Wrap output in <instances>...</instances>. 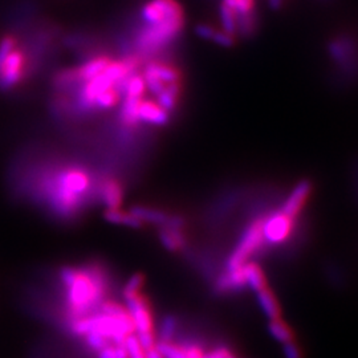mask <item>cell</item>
I'll use <instances>...</instances> for the list:
<instances>
[{
    "label": "cell",
    "mask_w": 358,
    "mask_h": 358,
    "mask_svg": "<svg viewBox=\"0 0 358 358\" xmlns=\"http://www.w3.org/2000/svg\"><path fill=\"white\" fill-rule=\"evenodd\" d=\"M263 220H264V217H260L246 228V231L240 237L238 246L235 247L231 256L227 260L228 271L238 270L240 267H243L246 263H248L250 259L260 251V248L264 244L263 231H261Z\"/></svg>",
    "instance_id": "3"
},
{
    "label": "cell",
    "mask_w": 358,
    "mask_h": 358,
    "mask_svg": "<svg viewBox=\"0 0 358 358\" xmlns=\"http://www.w3.org/2000/svg\"><path fill=\"white\" fill-rule=\"evenodd\" d=\"M110 61L112 60L109 59L108 56H97L95 59L86 61L85 64H82L79 68H75L76 73H77V77H79V82L84 84V82L89 81V80L97 77L99 75L104 72V69L108 67V64Z\"/></svg>",
    "instance_id": "14"
},
{
    "label": "cell",
    "mask_w": 358,
    "mask_h": 358,
    "mask_svg": "<svg viewBox=\"0 0 358 358\" xmlns=\"http://www.w3.org/2000/svg\"><path fill=\"white\" fill-rule=\"evenodd\" d=\"M75 84H79V77H77L76 69L61 71L53 79V85L59 91H67L71 86H73Z\"/></svg>",
    "instance_id": "24"
},
{
    "label": "cell",
    "mask_w": 358,
    "mask_h": 358,
    "mask_svg": "<svg viewBox=\"0 0 358 358\" xmlns=\"http://www.w3.org/2000/svg\"><path fill=\"white\" fill-rule=\"evenodd\" d=\"M268 332H270L271 337L274 338L275 341H278V344H281V345L294 341V333H292L291 328L281 318L270 321Z\"/></svg>",
    "instance_id": "20"
},
{
    "label": "cell",
    "mask_w": 358,
    "mask_h": 358,
    "mask_svg": "<svg viewBox=\"0 0 358 358\" xmlns=\"http://www.w3.org/2000/svg\"><path fill=\"white\" fill-rule=\"evenodd\" d=\"M139 116L141 122L150 125H165L169 121L170 113L163 110L157 102L141 99L139 106Z\"/></svg>",
    "instance_id": "12"
},
{
    "label": "cell",
    "mask_w": 358,
    "mask_h": 358,
    "mask_svg": "<svg viewBox=\"0 0 358 358\" xmlns=\"http://www.w3.org/2000/svg\"><path fill=\"white\" fill-rule=\"evenodd\" d=\"M145 358H163L162 355L159 353L158 349L154 346L152 349H147L145 350Z\"/></svg>",
    "instance_id": "33"
},
{
    "label": "cell",
    "mask_w": 358,
    "mask_h": 358,
    "mask_svg": "<svg viewBox=\"0 0 358 358\" xmlns=\"http://www.w3.org/2000/svg\"><path fill=\"white\" fill-rule=\"evenodd\" d=\"M104 218L106 222L116 224V226H123V227H129V228H142L143 223L136 218L133 214L130 213H125L119 210H106L104 213Z\"/></svg>",
    "instance_id": "19"
},
{
    "label": "cell",
    "mask_w": 358,
    "mask_h": 358,
    "mask_svg": "<svg viewBox=\"0 0 358 358\" xmlns=\"http://www.w3.org/2000/svg\"><path fill=\"white\" fill-rule=\"evenodd\" d=\"M311 190H312V187H311L309 182H307V180L300 182L298 186L294 189V191L291 193V195L287 198L285 203L283 204L281 211L291 218H296L298 214L301 213L302 206L305 204L307 199L309 197Z\"/></svg>",
    "instance_id": "11"
},
{
    "label": "cell",
    "mask_w": 358,
    "mask_h": 358,
    "mask_svg": "<svg viewBox=\"0 0 358 358\" xmlns=\"http://www.w3.org/2000/svg\"><path fill=\"white\" fill-rule=\"evenodd\" d=\"M159 241L160 244L171 252L180 251L184 244L186 239L180 228H171V227H160L158 232Z\"/></svg>",
    "instance_id": "17"
},
{
    "label": "cell",
    "mask_w": 358,
    "mask_h": 358,
    "mask_svg": "<svg viewBox=\"0 0 358 358\" xmlns=\"http://www.w3.org/2000/svg\"><path fill=\"white\" fill-rule=\"evenodd\" d=\"M84 341L86 344V346L95 352V353H99V350H102L104 348H106L108 345H110L112 342H109L106 338L99 336L97 333H88L84 336Z\"/></svg>",
    "instance_id": "26"
},
{
    "label": "cell",
    "mask_w": 358,
    "mask_h": 358,
    "mask_svg": "<svg viewBox=\"0 0 358 358\" xmlns=\"http://www.w3.org/2000/svg\"><path fill=\"white\" fill-rule=\"evenodd\" d=\"M142 99H128L125 97L122 106H121V113H119V119L122 125H125L126 128H136L139 125V102Z\"/></svg>",
    "instance_id": "18"
},
{
    "label": "cell",
    "mask_w": 358,
    "mask_h": 358,
    "mask_svg": "<svg viewBox=\"0 0 358 358\" xmlns=\"http://www.w3.org/2000/svg\"><path fill=\"white\" fill-rule=\"evenodd\" d=\"M16 44H18V40L11 35L4 36L0 41V71L3 68V64L7 59V56L11 53L12 49L16 48Z\"/></svg>",
    "instance_id": "27"
},
{
    "label": "cell",
    "mask_w": 358,
    "mask_h": 358,
    "mask_svg": "<svg viewBox=\"0 0 358 358\" xmlns=\"http://www.w3.org/2000/svg\"><path fill=\"white\" fill-rule=\"evenodd\" d=\"M294 220L281 210L270 217H264L261 228L264 243L275 246L285 241L294 230Z\"/></svg>",
    "instance_id": "9"
},
{
    "label": "cell",
    "mask_w": 358,
    "mask_h": 358,
    "mask_svg": "<svg viewBox=\"0 0 358 358\" xmlns=\"http://www.w3.org/2000/svg\"><path fill=\"white\" fill-rule=\"evenodd\" d=\"M230 355V350L227 348H215L210 352H204L202 358H226Z\"/></svg>",
    "instance_id": "31"
},
{
    "label": "cell",
    "mask_w": 358,
    "mask_h": 358,
    "mask_svg": "<svg viewBox=\"0 0 358 358\" xmlns=\"http://www.w3.org/2000/svg\"><path fill=\"white\" fill-rule=\"evenodd\" d=\"M59 278L65 289L68 322L96 313L106 300L108 281L99 264L64 265L60 268Z\"/></svg>",
    "instance_id": "1"
},
{
    "label": "cell",
    "mask_w": 358,
    "mask_h": 358,
    "mask_svg": "<svg viewBox=\"0 0 358 358\" xmlns=\"http://www.w3.org/2000/svg\"><path fill=\"white\" fill-rule=\"evenodd\" d=\"M184 25V20L165 21L156 25L145 27L136 39L139 52L152 53L166 47L170 41L176 39Z\"/></svg>",
    "instance_id": "2"
},
{
    "label": "cell",
    "mask_w": 358,
    "mask_h": 358,
    "mask_svg": "<svg viewBox=\"0 0 358 358\" xmlns=\"http://www.w3.org/2000/svg\"><path fill=\"white\" fill-rule=\"evenodd\" d=\"M142 77L145 80L146 88L150 89L156 97L160 95L169 85L180 84V73L178 69L163 61H152L146 64Z\"/></svg>",
    "instance_id": "4"
},
{
    "label": "cell",
    "mask_w": 358,
    "mask_h": 358,
    "mask_svg": "<svg viewBox=\"0 0 358 358\" xmlns=\"http://www.w3.org/2000/svg\"><path fill=\"white\" fill-rule=\"evenodd\" d=\"M270 3L274 5V7H278L281 4V0H270Z\"/></svg>",
    "instance_id": "34"
},
{
    "label": "cell",
    "mask_w": 358,
    "mask_h": 358,
    "mask_svg": "<svg viewBox=\"0 0 358 358\" xmlns=\"http://www.w3.org/2000/svg\"><path fill=\"white\" fill-rule=\"evenodd\" d=\"M121 99L119 91L113 86L102 93H99V96L93 101V112L96 110H105L109 109L112 106H115Z\"/></svg>",
    "instance_id": "22"
},
{
    "label": "cell",
    "mask_w": 358,
    "mask_h": 358,
    "mask_svg": "<svg viewBox=\"0 0 358 358\" xmlns=\"http://www.w3.org/2000/svg\"><path fill=\"white\" fill-rule=\"evenodd\" d=\"M125 348L129 358H145V350L141 348L136 335H132L125 339Z\"/></svg>",
    "instance_id": "28"
},
{
    "label": "cell",
    "mask_w": 358,
    "mask_h": 358,
    "mask_svg": "<svg viewBox=\"0 0 358 358\" xmlns=\"http://www.w3.org/2000/svg\"><path fill=\"white\" fill-rule=\"evenodd\" d=\"M145 276L142 274H134L125 283L122 288V298H130L142 292Z\"/></svg>",
    "instance_id": "25"
},
{
    "label": "cell",
    "mask_w": 358,
    "mask_h": 358,
    "mask_svg": "<svg viewBox=\"0 0 358 358\" xmlns=\"http://www.w3.org/2000/svg\"><path fill=\"white\" fill-rule=\"evenodd\" d=\"M197 32L199 34V36L204 38V39H213L214 34H215V29L208 27V25H199L197 28Z\"/></svg>",
    "instance_id": "32"
},
{
    "label": "cell",
    "mask_w": 358,
    "mask_h": 358,
    "mask_svg": "<svg viewBox=\"0 0 358 358\" xmlns=\"http://www.w3.org/2000/svg\"><path fill=\"white\" fill-rule=\"evenodd\" d=\"M241 272H243V278L246 281V287L250 288L251 291H254L255 294L267 287V280L264 276V272L256 263H251V261L246 263L241 267Z\"/></svg>",
    "instance_id": "15"
},
{
    "label": "cell",
    "mask_w": 358,
    "mask_h": 358,
    "mask_svg": "<svg viewBox=\"0 0 358 358\" xmlns=\"http://www.w3.org/2000/svg\"><path fill=\"white\" fill-rule=\"evenodd\" d=\"M142 18L147 25H156L165 21L184 20V15L176 0H150L142 8Z\"/></svg>",
    "instance_id": "7"
},
{
    "label": "cell",
    "mask_w": 358,
    "mask_h": 358,
    "mask_svg": "<svg viewBox=\"0 0 358 358\" xmlns=\"http://www.w3.org/2000/svg\"><path fill=\"white\" fill-rule=\"evenodd\" d=\"M52 180L60 187L80 195L82 198H91V191L96 194V189L92 186L91 176L80 167H68L52 177Z\"/></svg>",
    "instance_id": "6"
},
{
    "label": "cell",
    "mask_w": 358,
    "mask_h": 358,
    "mask_svg": "<svg viewBox=\"0 0 358 358\" xmlns=\"http://www.w3.org/2000/svg\"><path fill=\"white\" fill-rule=\"evenodd\" d=\"M27 73V59L21 49H12L0 71V91L7 92L14 89Z\"/></svg>",
    "instance_id": "8"
},
{
    "label": "cell",
    "mask_w": 358,
    "mask_h": 358,
    "mask_svg": "<svg viewBox=\"0 0 358 358\" xmlns=\"http://www.w3.org/2000/svg\"><path fill=\"white\" fill-rule=\"evenodd\" d=\"M96 197L105 204L106 210H119L123 199V190L117 179L104 178L96 187Z\"/></svg>",
    "instance_id": "10"
},
{
    "label": "cell",
    "mask_w": 358,
    "mask_h": 358,
    "mask_svg": "<svg viewBox=\"0 0 358 358\" xmlns=\"http://www.w3.org/2000/svg\"><path fill=\"white\" fill-rule=\"evenodd\" d=\"M217 291L220 294H227V292H238L241 291L246 287V281L243 278V272H241V267L238 270H232V271H226L224 274H222L217 280Z\"/></svg>",
    "instance_id": "13"
},
{
    "label": "cell",
    "mask_w": 358,
    "mask_h": 358,
    "mask_svg": "<svg viewBox=\"0 0 358 358\" xmlns=\"http://www.w3.org/2000/svg\"><path fill=\"white\" fill-rule=\"evenodd\" d=\"M283 355L285 358H302L301 350L295 341L287 342L283 345Z\"/></svg>",
    "instance_id": "29"
},
{
    "label": "cell",
    "mask_w": 358,
    "mask_h": 358,
    "mask_svg": "<svg viewBox=\"0 0 358 358\" xmlns=\"http://www.w3.org/2000/svg\"><path fill=\"white\" fill-rule=\"evenodd\" d=\"M125 308L128 309L130 318L134 322V335H145V333H156L154 318L152 312V307L146 298L141 294L134 296L123 298Z\"/></svg>",
    "instance_id": "5"
},
{
    "label": "cell",
    "mask_w": 358,
    "mask_h": 358,
    "mask_svg": "<svg viewBox=\"0 0 358 358\" xmlns=\"http://www.w3.org/2000/svg\"><path fill=\"white\" fill-rule=\"evenodd\" d=\"M156 348L163 358H187L182 345L176 341H157Z\"/></svg>",
    "instance_id": "23"
},
{
    "label": "cell",
    "mask_w": 358,
    "mask_h": 358,
    "mask_svg": "<svg viewBox=\"0 0 358 358\" xmlns=\"http://www.w3.org/2000/svg\"><path fill=\"white\" fill-rule=\"evenodd\" d=\"M178 325V318L176 316L173 315L165 316L159 324L157 341H174Z\"/></svg>",
    "instance_id": "21"
},
{
    "label": "cell",
    "mask_w": 358,
    "mask_h": 358,
    "mask_svg": "<svg viewBox=\"0 0 358 358\" xmlns=\"http://www.w3.org/2000/svg\"><path fill=\"white\" fill-rule=\"evenodd\" d=\"M256 301H258L259 308L263 312V315L267 318L276 320L280 318V305H278V298L272 294L271 289L267 287L260 289L256 292Z\"/></svg>",
    "instance_id": "16"
},
{
    "label": "cell",
    "mask_w": 358,
    "mask_h": 358,
    "mask_svg": "<svg viewBox=\"0 0 358 358\" xmlns=\"http://www.w3.org/2000/svg\"><path fill=\"white\" fill-rule=\"evenodd\" d=\"M226 358H235L234 357V356H232V355H231V353H230V355H228V356H227V357Z\"/></svg>",
    "instance_id": "35"
},
{
    "label": "cell",
    "mask_w": 358,
    "mask_h": 358,
    "mask_svg": "<svg viewBox=\"0 0 358 358\" xmlns=\"http://www.w3.org/2000/svg\"><path fill=\"white\" fill-rule=\"evenodd\" d=\"M213 40H215L217 43L224 45V47L232 45V43H234L232 35H230V34H227V32H219V31L218 32L215 31V34H214V36H213Z\"/></svg>",
    "instance_id": "30"
}]
</instances>
